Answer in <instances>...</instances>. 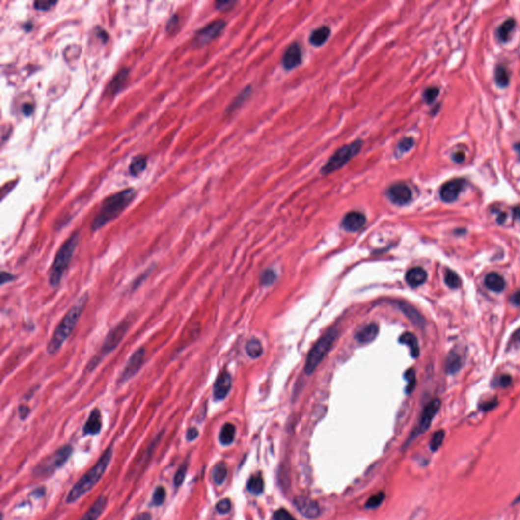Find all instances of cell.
Returning a JSON list of instances; mask_svg holds the SVG:
<instances>
[{
  "label": "cell",
  "mask_w": 520,
  "mask_h": 520,
  "mask_svg": "<svg viewBox=\"0 0 520 520\" xmlns=\"http://www.w3.org/2000/svg\"><path fill=\"white\" fill-rule=\"evenodd\" d=\"M137 190L133 188H126L108 196L103 201L101 209L92 221L91 229L93 232L100 230L110 221L120 216L130 202L135 199Z\"/></svg>",
  "instance_id": "6da1fadb"
},
{
  "label": "cell",
  "mask_w": 520,
  "mask_h": 520,
  "mask_svg": "<svg viewBox=\"0 0 520 520\" xmlns=\"http://www.w3.org/2000/svg\"><path fill=\"white\" fill-rule=\"evenodd\" d=\"M87 300L88 294L84 293V295H82L77 301V303L67 311V313L61 319V321L59 322L47 345L48 354L53 355L58 352L64 344V341H66V339L70 336L73 329L76 328V326L80 321V318L85 308Z\"/></svg>",
  "instance_id": "7a4b0ae2"
},
{
  "label": "cell",
  "mask_w": 520,
  "mask_h": 520,
  "mask_svg": "<svg viewBox=\"0 0 520 520\" xmlns=\"http://www.w3.org/2000/svg\"><path fill=\"white\" fill-rule=\"evenodd\" d=\"M112 455H113V451L111 448H108L105 452L103 453V455L98 460L97 464L87 472H85L79 480V482L72 487V489L70 490V492L68 493V496L66 498L67 504L78 501L88 491H91V490L94 488V486L101 480L103 474L105 473L112 459Z\"/></svg>",
  "instance_id": "3957f363"
},
{
  "label": "cell",
  "mask_w": 520,
  "mask_h": 520,
  "mask_svg": "<svg viewBox=\"0 0 520 520\" xmlns=\"http://www.w3.org/2000/svg\"><path fill=\"white\" fill-rule=\"evenodd\" d=\"M79 241L80 233L77 231L72 233L60 246V248L58 249L48 274L49 285L51 288L56 289L60 285L62 276L72 260Z\"/></svg>",
  "instance_id": "277c9868"
},
{
  "label": "cell",
  "mask_w": 520,
  "mask_h": 520,
  "mask_svg": "<svg viewBox=\"0 0 520 520\" xmlns=\"http://www.w3.org/2000/svg\"><path fill=\"white\" fill-rule=\"evenodd\" d=\"M129 325H130V322L128 320H123L121 322H119L117 325H115L114 328L108 332L105 340H104V343L101 347L99 354H97L94 358L88 362L86 366L87 371H93L99 365V363L103 360V358H105L106 356H108L114 350H116V348L120 345L125 334L127 333Z\"/></svg>",
  "instance_id": "5b68a950"
},
{
  "label": "cell",
  "mask_w": 520,
  "mask_h": 520,
  "mask_svg": "<svg viewBox=\"0 0 520 520\" xmlns=\"http://www.w3.org/2000/svg\"><path fill=\"white\" fill-rule=\"evenodd\" d=\"M362 145L363 141L361 139H356L338 148L328 161V163L322 167L321 173L323 175H328L346 166L351 160H353L360 153V151L362 150Z\"/></svg>",
  "instance_id": "8992f818"
},
{
  "label": "cell",
  "mask_w": 520,
  "mask_h": 520,
  "mask_svg": "<svg viewBox=\"0 0 520 520\" xmlns=\"http://www.w3.org/2000/svg\"><path fill=\"white\" fill-rule=\"evenodd\" d=\"M337 330L336 329H330L328 333H325L318 341L315 344V346L312 348L310 351L306 364H305V373L310 375L314 372L316 368L319 366V364L324 359L326 354L331 349L333 343L337 337Z\"/></svg>",
  "instance_id": "52a82bcc"
},
{
  "label": "cell",
  "mask_w": 520,
  "mask_h": 520,
  "mask_svg": "<svg viewBox=\"0 0 520 520\" xmlns=\"http://www.w3.org/2000/svg\"><path fill=\"white\" fill-rule=\"evenodd\" d=\"M72 453V447L70 445H65L60 449H58L52 455L44 458L42 462L36 466L34 472L38 477H46L53 472L55 469L61 467L70 457Z\"/></svg>",
  "instance_id": "ba28073f"
},
{
  "label": "cell",
  "mask_w": 520,
  "mask_h": 520,
  "mask_svg": "<svg viewBox=\"0 0 520 520\" xmlns=\"http://www.w3.org/2000/svg\"><path fill=\"white\" fill-rule=\"evenodd\" d=\"M145 358V350L144 348L137 349L135 353H133L130 358L128 359L126 365L123 368V371L121 372L120 376L118 378L117 383L118 384H124L125 382L129 381L135 377L141 369Z\"/></svg>",
  "instance_id": "9c48e42d"
},
{
  "label": "cell",
  "mask_w": 520,
  "mask_h": 520,
  "mask_svg": "<svg viewBox=\"0 0 520 520\" xmlns=\"http://www.w3.org/2000/svg\"><path fill=\"white\" fill-rule=\"evenodd\" d=\"M226 27V22L222 20H217L210 24H207L205 27H201L200 29L195 33L194 37V44L197 47H201L209 44L216 38H218L220 33L224 31Z\"/></svg>",
  "instance_id": "30bf717a"
},
{
  "label": "cell",
  "mask_w": 520,
  "mask_h": 520,
  "mask_svg": "<svg viewBox=\"0 0 520 520\" xmlns=\"http://www.w3.org/2000/svg\"><path fill=\"white\" fill-rule=\"evenodd\" d=\"M386 195H387L388 199L395 205H406L409 202H411L412 198V192L411 188L403 182H398L392 184L387 191H386Z\"/></svg>",
  "instance_id": "8fae6325"
},
{
  "label": "cell",
  "mask_w": 520,
  "mask_h": 520,
  "mask_svg": "<svg viewBox=\"0 0 520 520\" xmlns=\"http://www.w3.org/2000/svg\"><path fill=\"white\" fill-rule=\"evenodd\" d=\"M294 504L298 511L306 518L314 519L319 516L320 508L318 503L306 496H298L294 500Z\"/></svg>",
  "instance_id": "7c38bea8"
},
{
  "label": "cell",
  "mask_w": 520,
  "mask_h": 520,
  "mask_svg": "<svg viewBox=\"0 0 520 520\" xmlns=\"http://www.w3.org/2000/svg\"><path fill=\"white\" fill-rule=\"evenodd\" d=\"M465 185V181L464 179H460V178H458V179H452L443 184L440 189L441 199L447 203L455 201L458 198L460 192L464 190Z\"/></svg>",
  "instance_id": "4fadbf2b"
},
{
  "label": "cell",
  "mask_w": 520,
  "mask_h": 520,
  "mask_svg": "<svg viewBox=\"0 0 520 520\" xmlns=\"http://www.w3.org/2000/svg\"><path fill=\"white\" fill-rule=\"evenodd\" d=\"M440 407H441V402H440V399H438V398L433 399L432 402H430L425 407V409L423 411V413L421 415V420H420L419 427H418L417 433H415V435L425 433L426 431L430 428L431 424H432V421H433L434 417L436 415V413L438 412V411L440 410Z\"/></svg>",
  "instance_id": "5bb4252c"
},
{
  "label": "cell",
  "mask_w": 520,
  "mask_h": 520,
  "mask_svg": "<svg viewBox=\"0 0 520 520\" xmlns=\"http://www.w3.org/2000/svg\"><path fill=\"white\" fill-rule=\"evenodd\" d=\"M302 62V50L298 43H292L284 53L281 64L287 69L292 70Z\"/></svg>",
  "instance_id": "9a60e30c"
},
{
  "label": "cell",
  "mask_w": 520,
  "mask_h": 520,
  "mask_svg": "<svg viewBox=\"0 0 520 520\" xmlns=\"http://www.w3.org/2000/svg\"><path fill=\"white\" fill-rule=\"evenodd\" d=\"M232 377L228 371L220 372L214 384V397L217 400H222L227 397L231 390Z\"/></svg>",
  "instance_id": "2e32d148"
},
{
  "label": "cell",
  "mask_w": 520,
  "mask_h": 520,
  "mask_svg": "<svg viewBox=\"0 0 520 520\" xmlns=\"http://www.w3.org/2000/svg\"><path fill=\"white\" fill-rule=\"evenodd\" d=\"M366 220L367 219L364 214L360 212H350L341 220V227L348 232H356L365 226Z\"/></svg>",
  "instance_id": "e0dca14e"
},
{
  "label": "cell",
  "mask_w": 520,
  "mask_h": 520,
  "mask_svg": "<svg viewBox=\"0 0 520 520\" xmlns=\"http://www.w3.org/2000/svg\"><path fill=\"white\" fill-rule=\"evenodd\" d=\"M102 430V414L99 409H94L83 426L85 435H97Z\"/></svg>",
  "instance_id": "ac0fdd59"
},
{
  "label": "cell",
  "mask_w": 520,
  "mask_h": 520,
  "mask_svg": "<svg viewBox=\"0 0 520 520\" xmlns=\"http://www.w3.org/2000/svg\"><path fill=\"white\" fill-rule=\"evenodd\" d=\"M129 76V69L128 68H122L119 70L113 79L110 81L108 86H107V92H109L111 95H116L122 90L123 85L126 82V80Z\"/></svg>",
  "instance_id": "d6986e66"
},
{
  "label": "cell",
  "mask_w": 520,
  "mask_h": 520,
  "mask_svg": "<svg viewBox=\"0 0 520 520\" xmlns=\"http://www.w3.org/2000/svg\"><path fill=\"white\" fill-rule=\"evenodd\" d=\"M427 277L428 274L422 267H413V269H411L406 274L407 283L412 288H417L423 285L427 280Z\"/></svg>",
  "instance_id": "ffe728a7"
},
{
  "label": "cell",
  "mask_w": 520,
  "mask_h": 520,
  "mask_svg": "<svg viewBox=\"0 0 520 520\" xmlns=\"http://www.w3.org/2000/svg\"><path fill=\"white\" fill-rule=\"evenodd\" d=\"M398 307L404 312V314L409 318V320L411 321V323H413L415 326H418V328H424L425 321L423 316L412 306L404 302H399Z\"/></svg>",
  "instance_id": "44dd1931"
},
{
  "label": "cell",
  "mask_w": 520,
  "mask_h": 520,
  "mask_svg": "<svg viewBox=\"0 0 520 520\" xmlns=\"http://www.w3.org/2000/svg\"><path fill=\"white\" fill-rule=\"evenodd\" d=\"M107 505V498L105 496L99 497L93 506L82 517L81 520H97Z\"/></svg>",
  "instance_id": "7402d4cb"
},
{
  "label": "cell",
  "mask_w": 520,
  "mask_h": 520,
  "mask_svg": "<svg viewBox=\"0 0 520 520\" xmlns=\"http://www.w3.org/2000/svg\"><path fill=\"white\" fill-rule=\"evenodd\" d=\"M329 36H330V28L328 27L323 26V27H320L314 29V31L311 33L309 37V41L313 46L319 47V46H322L323 44L328 40Z\"/></svg>",
  "instance_id": "603a6c76"
},
{
  "label": "cell",
  "mask_w": 520,
  "mask_h": 520,
  "mask_svg": "<svg viewBox=\"0 0 520 520\" xmlns=\"http://www.w3.org/2000/svg\"><path fill=\"white\" fill-rule=\"evenodd\" d=\"M378 334V326L375 323L366 325L356 335V338L361 344H368L374 340Z\"/></svg>",
  "instance_id": "cb8c5ba5"
},
{
  "label": "cell",
  "mask_w": 520,
  "mask_h": 520,
  "mask_svg": "<svg viewBox=\"0 0 520 520\" xmlns=\"http://www.w3.org/2000/svg\"><path fill=\"white\" fill-rule=\"evenodd\" d=\"M399 343L407 345L411 351V356H413V358H418L420 355V347H419V341L414 334L411 332H405L404 334L400 335Z\"/></svg>",
  "instance_id": "d4e9b609"
},
{
  "label": "cell",
  "mask_w": 520,
  "mask_h": 520,
  "mask_svg": "<svg viewBox=\"0 0 520 520\" xmlns=\"http://www.w3.org/2000/svg\"><path fill=\"white\" fill-rule=\"evenodd\" d=\"M485 285L489 290L500 293L505 288V280L499 274L491 273L486 276Z\"/></svg>",
  "instance_id": "484cf974"
},
{
  "label": "cell",
  "mask_w": 520,
  "mask_h": 520,
  "mask_svg": "<svg viewBox=\"0 0 520 520\" xmlns=\"http://www.w3.org/2000/svg\"><path fill=\"white\" fill-rule=\"evenodd\" d=\"M235 434H236L235 426L230 423L225 424L224 426H222L220 432H219V442L222 445H225V446L232 444L235 439Z\"/></svg>",
  "instance_id": "4316f807"
},
{
  "label": "cell",
  "mask_w": 520,
  "mask_h": 520,
  "mask_svg": "<svg viewBox=\"0 0 520 520\" xmlns=\"http://www.w3.org/2000/svg\"><path fill=\"white\" fill-rule=\"evenodd\" d=\"M463 366V360L456 352H451L446 361V372L448 374H454L460 370Z\"/></svg>",
  "instance_id": "83f0119b"
},
{
  "label": "cell",
  "mask_w": 520,
  "mask_h": 520,
  "mask_svg": "<svg viewBox=\"0 0 520 520\" xmlns=\"http://www.w3.org/2000/svg\"><path fill=\"white\" fill-rule=\"evenodd\" d=\"M515 27V21L512 19H508L505 21L497 29V37L502 42H507L510 38V35L513 31Z\"/></svg>",
  "instance_id": "f1b7e54d"
},
{
  "label": "cell",
  "mask_w": 520,
  "mask_h": 520,
  "mask_svg": "<svg viewBox=\"0 0 520 520\" xmlns=\"http://www.w3.org/2000/svg\"><path fill=\"white\" fill-rule=\"evenodd\" d=\"M146 161H147V158L145 156H137L136 158H133L129 166V173L132 176L139 175L146 168V165H147Z\"/></svg>",
  "instance_id": "f546056e"
},
{
  "label": "cell",
  "mask_w": 520,
  "mask_h": 520,
  "mask_svg": "<svg viewBox=\"0 0 520 520\" xmlns=\"http://www.w3.org/2000/svg\"><path fill=\"white\" fill-rule=\"evenodd\" d=\"M263 488H264L263 479L261 478V475L259 473L253 475V477H251L247 484L248 491L253 495H260L263 492Z\"/></svg>",
  "instance_id": "4dcf8cb0"
},
{
  "label": "cell",
  "mask_w": 520,
  "mask_h": 520,
  "mask_svg": "<svg viewBox=\"0 0 520 520\" xmlns=\"http://www.w3.org/2000/svg\"><path fill=\"white\" fill-rule=\"evenodd\" d=\"M246 352L248 356L252 359H257L262 355L263 348L261 346V343L258 339L252 338L250 339L247 345H246Z\"/></svg>",
  "instance_id": "1f68e13d"
},
{
  "label": "cell",
  "mask_w": 520,
  "mask_h": 520,
  "mask_svg": "<svg viewBox=\"0 0 520 520\" xmlns=\"http://www.w3.org/2000/svg\"><path fill=\"white\" fill-rule=\"evenodd\" d=\"M227 474H228V469L224 463L218 464L214 467L213 472H212L213 480L217 485H221L222 483H224L227 478Z\"/></svg>",
  "instance_id": "d6a6232c"
},
{
  "label": "cell",
  "mask_w": 520,
  "mask_h": 520,
  "mask_svg": "<svg viewBox=\"0 0 520 520\" xmlns=\"http://www.w3.org/2000/svg\"><path fill=\"white\" fill-rule=\"evenodd\" d=\"M495 82L499 87H506L509 84V74L503 66H498L496 68Z\"/></svg>",
  "instance_id": "836d02e7"
},
{
  "label": "cell",
  "mask_w": 520,
  "mask_h": 520,
  "mask_svg": "<svg viewBox=\"0 0 520 520\" xmlns=\"http://www.w3.org/2000/svg\"><path fill=\"white\" fill-rule=\"evenodd\" d=\"M445 283L451 289H457L462 286V279L452 271H447L445 273Z\"/></svg>",
  "instance_id": "e575fe53"
},
{
  "label": "cell",
  "mask_w": 520,
  "mask_h": 520,
  "mask_svg": "<svg viewBox=\"0 0 520 520\" xmlns=\"http://www.w3.org/2000/svg\"><path fill=\"white\" fill-rule=\"evenodd\" d=\"M444 438H445V432L443 430H439L437 431V432H435L430 442V449L434 452L437 451L441 447Z\"/></svg>",
  "instance_id": "d590c367"
},
{
  "label": "cell",
  "mask_w": 520,
  "mask_h": 520,
  "mask_svg": "<svg viewBox=\"0 0 520 520\" xmlns=\"http://www.w3.org/2000/svg\"><path fill=\"white\" fill-rule=\"evenodd\" d=\"M166 495L167 493H166V490L164 487H162V486L157 487V489L155 490V492L153 494L152 504L155 505V506H160V505L164 503L166 499Z\"/></svg>",
  "instance_id": "8d00e7d4"
},
{
  "label": "cell",
  "mask_w": 520,
  "mask_h": 520,
  "mask_svg": "<svg viewBox=\"0 0 520 520\" xmlns=\"http://www.w3.org/2000/svg\"><path fill=\"white\" fill-rule=\"evenodd\" d=\"M384 499H385V494L383 492H380L378 494L373 495L372 497H370L367 500L366 508H370V509L377 508L378 506H380L381 503L384 501Z\"/></svg>",
  "instance_id": "74e56055"
},
{
  "label": "cell",
  "mask_w": 520,
  "mask_h": 520,
  "mask_svg": "<svg viewBox=\"0 0 520 520\" xmlns=\"http://www.w3.org/2000/svg\"><path fill=\"white\" fill-rule=\"evenodd\" d=\"M414 144V140L411 137H405L400 140L396 146V150L399 154H405L411 151Z\"/></svg>",
  "instance_id": "f35d334b"
},
{
  "label": "cell",
  "mask_w": 520,
  "mask_h": 520,
  "mask_svg": "<svg viewBox=\"0 0 520 520\" xmlns=\"http://www.w3.org/2000/svg\"><path fill=\"white\" fill-rule=\"evenodd\" d=\"M187 467H188V465L187 463H184L179 468H178L175 477H174V485L175 487H179L182 485V483L184 482L185 480V477H186V472H187Z\"/></svg>",
  "instance_id": "ab89813d"
},
{
  "label": "cell",
  "mask_w": 520,
  "mask_h": 520,
  "mask_svg": "<svg viewBox=\"0 0 520 520\" xmlns=\"http://www.w3.org/2000/svg\"><path fill=\"white\" fill-rule=\"evenodd\" d=\"M405 377L406 379L408 380V386H407V393H411L415 387V372L413 369H409L406 374H405Z\"/></svg>",
  "instance_id": "60d3db41"
},
{
  "label": "cell",
  "mask_w": 520,
  "mask_h": 520,
  "mask_svg": "<svg viewBox=\"0 0 520 520\" xmlns=\"http://www.w3.org/2000/svg\"><path fill=\"white\" fill-rule=\"evenodd\" d=\"M439 95V88L428 87L423 94V99L427 104H432Z\"/></svg>",
  "instance_id": "b9f144b4"
},
{
  "label": "cell",
  "mask_w": 520,
  "mask_h": 520,
  "mask_svg": "<svg viewBox=\"0 0 520 520\" xmlns=\"http://www.w3.org/2000/svg\"><path fill=\"white\" fill-rule=\"evenodd\" d=\"M231 507H232V504H231V501L230 499L228 498H225V499H221L220 501H219L216 505V509L219 513L220 514H226L228 513L230 510H231Z\"/></svg>",
  "instance_id": "7bdbcfd3"
},
{
  "label": "cell",
  "mask_w": 520,
  "mask_h": 520,
  "mask_svg": "<svg viewBox=\"0 0 520 520\" xmlns=\"http://www.w3.org/2000/svg\"><path fill=\"white\" fill-rule=\"evenodd\" d=\"M57 1L55 0H36L34 2V7L37 10H48L52 6L56 5Z\"/></svg>",
  "instance_id": "ee69618b"
},
{
  "label": "cell",
  "mask_w": 520,
  "mask_h": 520,
  "mask_svg": "<svg viewBox=\"0 0 520 520\" xmlns=\"http://www.w3.org/2000/svg\"><path fill=\"white\" fill-rule=\"evenodd\" d=\"M275 279V274L274 271H265L263 272L261 277H260V280H261V284L264 285V286H270L272 285Z\"/></svg>",
  "instance_id": "f6af8a7d"
},
{
  "label": "cell",
  "mask_w": 520,
  "mask_h": 520,
  "mask_svg": "<svg viewBox=\"0 0 520 520\" xmlns=\"http://www.w3.org/2000/svg\"><path fill=\"white\" fill-rule=\"evenodd\" d=\"M274 520H296V518L286 509H278L274 514Z\"/></svg>",
  "instance_id": "bcb514c9"
},
{
  "label": "cell",
  "mask_w": 520,
  "mask_h": 520,
  "mask_svg": "<svg viewBox=\"0 0 520 520\" xmlns=\"http://www.w3.org/2000/svg\"><path fill=\"white\" fill-rule=\"evenodd\" d=\"M178 25H179V17H178L177 14H174V16L171 17V19L167 23V26H166L167 32L170 34H174V32L178 28Z\"/></svg>",
  "instance_id": "7dc6e473"
},
{
  "label": "cell",
  "mask_w": 520,
  "mask_h": 520,
  "mask_svg": "<svg viewBox=\"0 0 520 520\" xmlns=\"http://www.w3.org/2000/svg\"><path fill=\"white\" fill-rule=\"evenodd\" d=\"M519 347H520V328L511 335V338L508 344L509 349H518Z\"/></svg>",
  "instance_id": "c3c4849f"
},
{
  "label": "cell",
  "mask_w": 520,
  "mask_h": 520,
  "mask_svg": "<svg viewBox=\"0 0 520 520\" xmlns=\"http://www.w3.org/2000/svg\"><path fill=\"white\" fill-rule=\"evenodd\" d=\"M235 4H236L235 1H217L215 3V6L218 10L227 11V10L232 9Z\"/></svg>",
  "instance_id": "681fc988"
},
{
  "label": "cell",
  "mask_w": 520,
  "mask_h": 520,
  "mask_svg": "<svg viewBox=\"0 0 520 520\" xmlns=\"http://www.w3.org/2000/svg\"><path fill=\"white\" fill-rule=\"evenodd\" d=\"M248 92H250V90H249ZM248 92H247V91H244V92L241 94V96L237 97V98L235 99V101L231 104L230 107H229V111H230V112L234 111L237 107H239V106H240L241 101H242V100H245V99L247 98V93H248Z\"/></svg>",
  "instance_id": "f907efd6"
},
{
  "label": "cell",
  "mask_w": 520,
  "mask_h": 520,
  "mask_svg": "<svg viewBox=\"0 0 520 520\" xmlns=\"http://www.w3.org/2000/svg\"><path fill=\"white\" fill-rule=\"evenodd\" d=\"M198 435H199V432H198V430L196 428H194V427L189 428L188 431H187V433H186V439L188 441H193V440H195L198 437Z\"/></svg>",
  "instance_id": "816d5d0a"
},
{
  "label": "cell",
  "mask_w": 520,
  "mask_h": 520,
  "mask_svg": "<svg viewBox=\"0 0 520 520\" xmlns=\"http://www.w3.org/2000/svg\"><path fill=\"white\" fill-rule=\"evenodd\" d=\"M0 275H1V285L9 283V281H12L14 280V278H16V275H13L12 274L6 273V272H1V274Z\"/></svg>",
  "instance_id": "f5cc1de1"
},
{
  "label": "cell",
  "mask_w": 520,
  "mask_h": 520,
  "mask_svg": "<svg viewBox=\"0 0 520 520\" xmlns=\"http://www.w3.org/2000/svg\"><path fill=\"white\" fill-rule=\"evenodd\" d=\"M29 412H31V409H29L27 406L21 405L19 407V413H20V417L22 420H25Z\"/></svg>",
  "instance_id": "db71d44e"
},
{
  "label": "cell",
  "mask_w": 520,
  "mask_h": 520,
  "mask_svg": "<svg viewBox=\"0 0 520 520\" xmlns=\"http://www.w3.org/2000/svg\"><path fill=\"white\" fill-rule=\"evenodd\" d=\"M511 382H512V379L509 375H503L500 377L498 383L501 387H508V386L511 384Z\"/></svg>",
  "instance_id": "11a10c76"
},
{
  "label": "cell",
  "mask_w": 520,
  "mask_h": 520,
  "mask_svg": "<svg viewBox=\"0 0 520 520\" xmlns=\"http://www.w3.org/2000/svg\"><path fill=\"white\" fill-rule=\"evenodd\" d=\"M465 153H463V152H457V153L453 154V156H452V160L454 162L458 163V164H459V163H463L465 161Z\"/></svg>",
  "instance_id": "9f6ffc18"
},
{
  "label": "cell",
  "mask_w": 520,
  "mask_h": 520,
  "mask_svg": "<svg viewBox=\"0 0 520 520\" xmlns=\"http://www.w3.org/2000/svg\"><path fill=\"white\" fill-rule=\"evenodd\" d=\"M33 110H34V106L32 105L31 103H26V104H24V106H23V113H24L25 115L28 116L29 114H31V113L33 112Z\"/></svg>",
  "instance_id": "6f0895ef"
},
{
  "label": "cell",
  "mask_w": 520,
  "mask_h": 520,
  "mask_svg": "<svg viewBox=\"0 0 520 520\" xmlns=\"http://www.w3.org/2000/svg\"><path fill=\"white\" fill-rule=\"evenodd\" d=\"M511 302L513 303V305H515V306H519V307H520V290L516 291V292L511 296Z\"/></svg>",
  "instance_id": "680465c9"
},
{
  "label": "cell",
  "mask_w": 520,
  "mask_h": 520,
  "mask_svg": "<svg viewBox=\"0 0 520 520\" xmlns=\"http://www.w3.org/2000/svg\"><path fill=\"white\" fill-rule=\"evenodd\" d=\"M136 520H152V515L148 512H143V513H140L136 518Z\"/></svg>",
  "instance_id": "91938a15"
},
{
  "label": "cell",
  "mask_w": 520,
  "mask_h": 520,
  "mask_svg": "<svg viewBox=\"0 0 520 520\" xmlns=\"http://www.w3.org/2000/svg\"><path fill=\"white\" fill-rule=\"evenodd\" d=\"M514 215L520 220V207H516V209L514 210Z\"/></svg>",
  "instance_id": "94428289"
},
{
  "label": "cell",
  "mask_w": 520,
  "mask_h": 520,
  "mask_svg": "<svg viewBox=\"0 0 520 520\" xmlns=\"http://www.w3.org/2000/svg\"><path fill=\"white\" fill-rule=\"evenodd\" d=\"M505 219H506V215H505V214H502V215L498 218V221H499V222H503V221H505Z\"/></svg>",
  "instance_id": "6125c7cd"
},
{
  "label": "cell",
  "mask_w": 520,
  "mask_h": 520,
  "mask_svg": "<svg viewBox=\"0 0 520 520\" xmlns=\"http://www.w3.org/2000/svg\"><path fill=\"white\" fill-rule=\"evenodd\" d=\"M515 150L518 151V153H519V155H520V144H516V145H515Z\"/></svg>",
  "instance_id": "be15d7a7"
},
{
  "label": "cell",
  "mask_w": 520,
  "mask_h": 520,
  "mask_svg": "<svg viewBox=\"0 0 520 520\" xmlns=\"http://www.w3.org/2000/svg\"><path fill=\"white\" fill-rule=\"evenodd\" d=\"M518 502H520V495L515 499V501L513 502V504H516V503H518Z\"/></svg>",
  "instance_id": "e7e4bbea"
}]
</instances>
